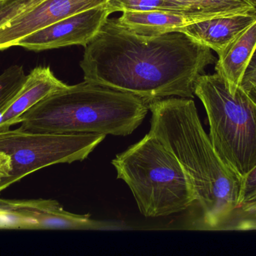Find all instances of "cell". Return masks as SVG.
Returning <instances> with one entry per match:
<instances>
[{
    "label": "cell",
    "mask_w": 256,
    "mask_h": 256,
    "mask_svg": "<svg viewBox=\"0 0 256 256\" xmlns=\"http://www.w3.org/2000/svg\"><path fill=\"white\" fill-rule=\"evenodd\" d=\"M85 48L80 63L85 81L148 104L194 98L197 80L216 61L210 48L182 32L144 37L110 18Z\"/></svg>",
    "instance_id": "cell-1"
},
{
    "label": "cell",
    "mask_w": 256,
    "mask_h": 256,
    "mask_svg": "<svg viewBox=\"0 0 256 256\" xmlns=\"http://www.w3.org/2000/svg\"><path fill=\"white\" fill-rule=\"evenodd\" d=\"M150 132L177 158L201 210L200 229L220 230L238 207L242 179L215 150L190 99L149 103Z\"/></svg>",
    "instance_id": "cell-2"
},
{
    "label": "cell",
    "mask_w": 256,
    "mask_h": 256,
    "mask_svg": "<svg viewBox=\"0 0 256 256\" xmlns=\"http://www.w3.org/2000/svg\"><path fill=\"white\" fill-rule=\"evenodd\" d=\"M148 111L149 104L140 98L84 81L32 107L20 117L19 129L38 133L128 136Z\"/></svg>",
    "instance_id": "cell-3"
},
{
    "label": "cell",
    "mask_w": 256,
    "mask_h": 256,
    "mask_svg": "<svg viewBox=\"0 0 256 256\" xmlns=\"http://www.w3.org/2000/svg\"><path fill=\"white\" fill-rule=\"evenodd\" d=\"M117 178L130 189L148 218L171 216L196 202L190 183L174 155L150 132L112 161Z\"/></svg>",
    "instance_id": "cell-4"
},
{
    "label": "cell",
    "mask_w": 256,
    "mask_h": 256,
    "mask_svg": "<svg viewBox=\"0 0 256 256\" xmlns=\"http://www.w3.org/2000/svg\"><path fill=\"white\" fill-rule=\"evenodd\" d=\"M195 95L206 108L215 150L242 179L256 165V104L240 87L232 93L218 73L202 75Z\"/></svg>",
    "instance_id": "cell-5"
},
{
    "label": "cell",
    "mask_w": 256,
    "mask_h": 256,
    "mask_svg": "<svg viewBox=\"0 0 256 256\" xmlns=\"http://www.w3.org/2000/svg\"><path fill=\"white\" fill-rule=\"evenodd\" d=\"M106 135L38 133L16 129L0 131V151L8 155L12 170L0 182V192L28 174L60 163L82 162Z\"/></svg>",
    "instance_id": "cell-6"
},
{
    "label": "cell",
    "mask_w": 256,
    "mask_h": 256,
    "mask_svg": "<svg viewBox=\"0 0 256 256\" xmlns=\"http://www.w3.org/2000/svg\"><path fill=\"white\" fill-rule=\"evenodd\" d=\"M121 225L64 210L55 200L0 198V228L30 230H106Z\"/></svg>",
    "instance_id": "cell-7"
},
{
    "label": "cell",
    "mask_w": 256,
    "mask_h": 256,
    "mask_svg": "<svg viewBox=\"0 0 256 256\" xmlns=\"http://www.w3.org/2000/svg\"><path fill=\"white\" fill-rule=\"evenodd\" d=\"M111 14L105 5L79 12L21 39L16 47L34 52L72 45L86 47Z\"/></svg>",
    "instance_id": "cell-8"
},
{
    "label": "cell",
    "mask_w": 256,
    "mask_h": 256,
    "mask_svg": "<svg viewBox=\"0 0 256 256\" xmlns=\"http://www.w3.org/2000/svg\"><path fill=\"white\" fill-rule=\"evenodd\" d=\"M68 86L58 79L48 66L33 69L0 115V131L8 130L19 124L20 117L32 107Z\"/></svg>",
    "instance_id": "cell-9"
},
{
    "label": "cell",
    "mask_w": 256,
    "mask_h": 256,
    "mask_svg": "<svg viewBox=\"0 0 256 256\" xmlns=\"http://www.w3.org/2000/svg\"><path fill=\"white\" fill-rule=\"evenodd\" d=\"M256 21V14H236L197 21L182 27L178 32L219 55Z\"/></svg>",
    "instance_id": "cell-10"
},
{
    "label": "cell",
    "mask_w": 256,
    "mask_h": 256,
    "mask_svg": "<svg viewBox=\"0 0 256 256\" xmlns=\"http://www.w3.org/2000/svg\"><path fill=\"white\" fill-rule=\"evenodd\" d=\"M256 50V21L218 55L216 73L224 78L232 93L240 87Z\"/></svg>",
    "instance_id": "cell-11"
},
{
    "label": "cell",
    "mask_w": 256,
    "mask_h": 256,
    "mask_svg": "<svg viewBox=\"0 0 256 256\" xmlns=\"http://www.w3.org/2000/svg\"><path fill=\"white\" fill-rule=\"evenodd\" d=\"M117 19L118 24L131 33L144 37H153L172 32L197 21H203L198 15L180 12H122Z\"/></svg>",
    "instance_id": "cell-12"
},
{
    "label": "cell",
    "mask_w": 256,
    "mask_h": 256,
    "mask_svg": "<svg viewBox=\"0 0 256 256\" xmlns=\"http://www.w3.org/2000/svg\"><path fill=\"white\" fill-rule=\"evenodd\" d=\"M206 19L236 14H256L252 0H176Z\"/></svg>",
    "instance_id": "cell-13"
},
{
    "label": "cell",
    "mask_w": 256,
    "mask_h": 256,
    "mask_svg": "<svg viewBox=\"0 0 256 256\" xmlns=\"http://www.w3.org/2000/svg\"><path fill=\"white\" fill-rule=\"evenodd\" d=\"M105 6L112 14L117 12H180L198 15L206 20L204 17L194 13L184 5L176 0H108Z\"/></svg>",
    "instance_id": "cell-14"
},
{
    "label": "cell",
    "mask_w": 256,
    "mask_h": 256,
    "mask_svg": "<svg viewBox=\"0 0 256 256\" xmlns=\"http://www.w3.org/2000/svg\"><path fill=\"white\" fill-rule=\"evenodd\" d=\"M26 75L24 67L18 65L10 66L0 74V115L22 87Z\"/></svg>",
    "instance_id": "cell-15"
},
{
    "label": "cell",
    "mask_w": 256,
    "mask_h": 256,
    "mask_svg": "<svg viewBox=\"0 0 256 256\" xmlns=\"http://www.w3.org/2000/svg\"><path fill=\"white\" fill-rule=\"evenodd\" d=\"M256 204V165L242 177L238 197V210H245Z\"/></svg>",
    "instance_id": "cell-16"
},
{
    "label": "cell",
    "mask_w": 256,
    "mask_h": 256,
    "mask_svg": "<svg viewBox=\"0 0 256 256\" xmlns=\"http://www.w3.org/2000/svg\"><path fill=\"white\" fill-rule=\"evenodd\" d=\"M256 84V50L250 62L249 66L245 72L240 87L244 91H248L250 87Z\"/></svg>",
    "instance_id": "cell-17"
},
{
    "label": "cell",
    "mask_w": 256,
    "mask_h": 256,
    "mask_svg": "<svg viewBox=\"0 0 256 256\" xmlns=\"http://www.w3.org/2000/svg\"><path fill=\"white\" fill-rule=\"evenodd\" d=\"M12 170V162L8 155L0 151V182L8 177Z\"/></svg>",
    "instance_id": "cell-18"
},
{
    "label": "cell",
    "mask_w": 256,
    "mask_h": 256,
    "mask_svg": "<svg viewBox=\"0 0 256 256\" xmlns=\"http://www.w3.org/2000/svg\"><path fill=\"white\" fill-rule=\"evenodd\" d=\"M246 92L248 93V94L249 95L251 99L256 104V85L252 86V87H250V88Z\"/></svg>",
    "instance_id": "cell-19"
},
{
    "label": "cell",
    "mask_w": 256,
    "mask_h": 256,
    "mask_svg": "<svg viewBox=\"0 0 256 256\" xmlns=\"http://www.w3.org/2000/svg\"><path fill=\"white\" fill-rule=\"evenodd\" d=\"M252 2H254V4H255L256 6V0H252Z\"/></svg>",
    "instance_id": "cell-20"
},
{
    "label": "cell",
    "mask_w": 256,
    "mask_h": 256,
    "mask_svg": "<svg viewBox=\"0 0 256 256\" xmlns=\"http://www.w3.org/2000/svg\"><path fill=\"white\" fill-rule=\"evenodd\" d=\"M0 1H4V0H0Z\"/></svg>",
    "instance_id": "cell-21"
}]
</instances>
